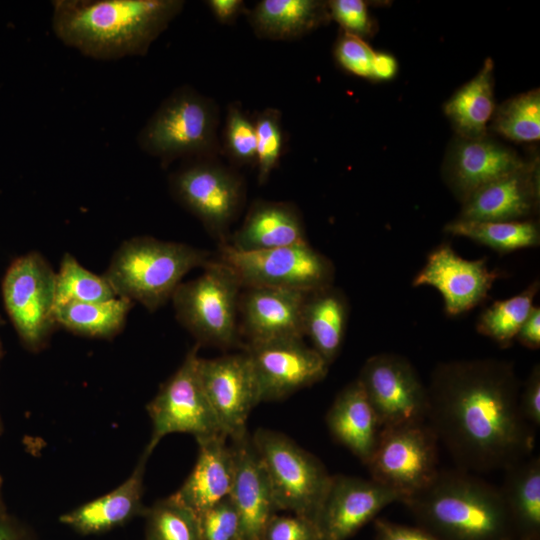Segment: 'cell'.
Instances as JSON below:
<instances>
[{"mask_svg":"<svg viewBox=\"0 0 540 540\" xmlns=\"http://www.w3.org/2000/svg\"><path fill=\"white\" fill-rule=\"evenodd\" d=\"M520 389L505 360H452L433 369L426 422L458 469L504 470L530 455L535 436L521 412Z\"/></svg>","mask_w":540,"mask_h":540,"instance_id":"6da1fadb","label":"cell"},{"mask_svg":"<svg viewBox=\"0 0 540 540\" xmlns=\"http://www.w3.org/2000/svg\"><path fill=\"white\" fill-rule=\"evenodd\" d=\"M184 6L183 0H54L51 26L82 55L118 60L146 55Z\"/></svg>","mask_w":540,"mask_h":540,"instance_id":"7a4b0ae2","label":"cell"},{"mask_svg":"<svg viewBox=\"0 0 540 540\" xmlns=\"http://www.w3.org/2000/svg\"><path fill=\"white\" fill-rule=\"evenodd\" d=\"M402 503L440 540H517L500 489L461 469L440 470Z\"/></svg>","mask_w":540,"mask_h":540,"instance_id":"3957f363","label":"cell"},{"mask_svg":"<svg viewBox=\"0 0 540 540\" xmlns=\"http://www.w3.org/2000/svg\"><path fill=\"white\" fill-rule=\"evenodd\" d=\"M212 259L206 250L150 236L125 241L104 278L115 295L154 311L171 299L183 277Z\"/></svg>","mask_w":540,"mask_h":540,"instance_id":"277c9868","label":"cell"},{"mask_svg":"<svg viewBox=\"0 0 540 540\" xmlns=\"http://www.w3.org/2000/svg\"><path fill=\"white\" fill-rule=\"evenodd\" d=\"M216 101L189 85L171 92L139 131L137 144L162 168L177 160L220 157Z\"/></svg>","mask_w":540,"mask_h":540,"instance_id":"5b68a950","label":"cell"},{"mask_svg":"<svg viewBox=\"0 0 540 540\" xmlns=\"http://www.w3.org/2000/svg\"><path fill=\"white\" fill-rule=\"evenodd\" d=\"M202 268L197 278L181 282L171 297L178 321L200 346H242L238 322L241 282L219 260H211Z\"/></svg>","mask_w":540,"mask_h":540,"instance_id":"8992f818","label":"cell"},{"mask_svg":"<svg viewBox=\"0 0 540 540\" xmlns=\"http://www.w3.org/2000/svg\"><path fill=\"white\" fill-rule=\"evenodd\" d=\"M168 185L173 199L212 238L219 244L227 241L246 200V183L236 168L219 157L189 159L169 175Z\"/></svg>","mask_w":540,"mask_h":540,"instance_id":"52a82bcc","label":"cell"},{"mask_svg":"<svg viewBox=\"0 0 540 540\" xmlns=\"http://www.w3.org/2000/svg\"><path fill=\"white\" fill-rule=\"evenodd\" d=\"M251 439L278 511H290L315 525L332 480L324 465L280 432L259 428Z\"/></svg>","mask_w":540,"mask_h":540,"instance_id":"ba28073f","label":"cell"},{"mask_svg":"<svg viewBox=\"0 0 540 540\" xmlns=\"http://www.w3.org/2000/svg\"><path fill=\"white\" fill-rule=\"evenodd\" d=\"M218 260L236 273L242 287H270L308 293L333 285L335 278L332 261L309 242L248 252L219 244Z\"/></svg>","mask_w":540,"mask_h":540,"instance_id":"9c48e42d","label":"cell"},{"mask_svg":"<svg viewBox=\"0 0 540 540\" xmlns=\"http://www.w3.org/2000/svg\"><path fill=\"white\" fill-rule=\"evenodd\" d=\"M370 478L405 499L438 475V439L427 422L382 428L366 464Z\"/></svg>","mask_w":540,"mask_h":540,"instance_id":"30bf717a","label":"cell"},{"mask_svg":"<svg viewBox=\"0 0 540 540\" xmlns=\"http://www.w3.org/2000/svg\"><path fill=\"white\" fill-rule=\"evenodd\" d=\"M55 277L36 252L15 259L2 283L6 311L23 344L30 350L44 346L54 325Z\"/></svg>","mask_w":540,"mask_h":540,"instance_id":"8fae6325","label":"cell"},{"mask_svg":"<svg viewBox=\"0 0 540 540\" xmlns=\"http://www.w3.org/2000/svg\"><path fill=\"white\" fill-rule=\"evenodd\" d=\"M200 347L195 343L189 349L180 367L147 407L153 426L145 448L149 455L159 441L171 433H190L196 440L222 433L201 385Z\"/></svg>","mask_w":540,"mask_h":540,"instance_id":"7c38bea8","label":"cell"},{"mask_svg":"<svg viewBox=\"0 0 540 540\" xmlns=\"http://www.w3.org/2000/svg\"><path fill=\"white\" fill-rule=\"evenodd\" d=\"M357 380L381 428L426 422L427 385L404 356L379 353L369 357Z\"/></svg>","mask_w":540,"mask_h":540,"instance_id":"4fadbf2b","label":"cell"},{"mask_svg":"<svg viewBox=\"0 0 540 540\" xmlns=\"http://www.w3.org/2000/svg\"><path fill=\"white\" fill-rule=\"evenodd\" d=\"M243 348L255 374L260 403L287 398L328 373L329 365L303 337L248 343Z\"/></svg>","mask_w":540,"mask_h":540,"instance_id":"5bb4252c","label":"cell"},{"mask_svg":"<svg viewBox=\"0 0 540 540\" xmlns=\"http://www.w3.org/2000/svg\"><path fill=\"white\" fill-rule=\"evenodd\" d=\"M198 372L222 434L230 440L246 435L250 412L260 403L247 353L243 350L212 359L200 357Z\"/></svg>","mask_w":540,"mask_h":540,"instance_id":"9a60e30c","label":"cell"},{"mask_svg":"<svg viewBox=\"0 0 540 540\" xmlns=\"http://www.w3.org/2000/svg\"><path fill=\"white\" fill-rule=\"evenodd\" d=\"M500 276L488 267L486 258H463L450 244L443 243L429 253L412 286L435 288L443 298L445 313L457 316L484 302Z\"/></svg>","mask_w":540,"mask_h":540,"instance_id":"2e32d148","label":"cell"},{"mask_svg":"<svg viewBox=\"0 0 540 540\" xmlns=\"http://www.w3.org/2000/svg\"><path fill=\"white\" fill-rule=\"evenodd\" d=\"M396 501L400 502L397 493L371 478L332 476L315 520L318 540H347Z\"/></svg>","mask_w":540,"mask_h":540,"instance_id":"e0dca14e","label":"cell"},{"mask_svg":"<svg viewBox=\"0 0 540 540\" xmlns=\"http://www.w3.org/2000/svg\"><path fill=\"white\" fill-rule=\"evenodd\" d=\"M234 476L229 497L240 522V540H262L265 527L278 511L272 489L251 435L231 440Z\"/></svg>","mask_w":540,"mask_h":540,"instance_id":"ac0fdd59","label":"cell"},{"mask_svg":"<svg viewBox=\"0 0 540 540\" xmlns=\"http://www.w3.org/2000/svg\"><path fill=\"white\" fill-rule=\"evenodd\" d=\"M306 295L307 292L288 289L243 287L239 296L238 322L245 344L303 337L301 313Z\"/></svg>","mask_w":540,"mask_h":540,"instance_id":"d6986e66","label":"cell"},{"mask_svg":"<svg viewBox=\"0 0 540 540\" xmlns=\"http://www.w3.org/2000/svg\"><path fill=\"white\" fill-rule=\"evenodd\" d=\"M538 163L525 162L515 171L479 188L463 203L457 219L471 221L530 220L539 207Z\"/></svg>","mask_w":540,"mask_h":540,"instance_id":"ffe728a7","label":"cell"},{"mask_svg":"<svg viewBox=\"0 0 540 540\" xmlns=\"http://www.w3.org/2000/svg\"><path fill=\"white\" fill-rule=\"evenodd\" d=\"M525 164L519 155L488 136L461 138L453 144L444 164V178L455 197L463 203L479 188Z\"/></svg>","mask_w":540,"mask_h":540,"instance_id":"44dd1931","label":"cell"},{"mask_svg":"<svg viewBox=\"0 0 540 540\" xmlns=\"http://www.w3.org/2000/svg\"><path fill=\"white\" fill-rule=\"evenodd\" d=\"M222 433L197 439L194 468L171 497L196 515L228 497L234 476L231 445Z\"/></svg>","mask_w":540,"mask_h":540,"instance_id":"7402d4cb","label":"cell"},{"mask_svg":"<svg viewBox=\"0 0 540 540\" xmlns=\"http://www.w3.org/2000/svg\"><path fill=\"white\" fill-rule=\"evenodd\" d=\"M304 242H308L304 222L293 203L258 199L252 202L242 224L223 244L248 252Z\"/></svg>","mask_w":540,"mask_h":540,"instance_id":"603a6c76","label":"cell"},{"mask_svg":"<svg viewBox=\"0 0 540 540\" xmlns=\"http://www.w3.org/2000/svg\"><path fill=\"white\" fill-rule=\"evenodd\" d=\"M150 455L144 450L129 478L112 492L66 514L59 521L81 534H97L146 512L142 505L143 475Z\"/></svg>","mask_w":540,"mask_h":540,"instance_id":"cb8c5ba5","label":"cell"},{"mask_svg":"<svg viewBox=\"0 0 540 540\" xmlns=\"http://www.w3.org/2000/svg\"><path fill=\"white\" fill-rule=\"evenodd\" d=\"M326 424L334 439L366 465L382 428L357 378L337 394Z\"/></svg>","mask_w":540,"mask_h":540,"instance_id":"d4e9b609","label":"cell"},{"mask_svg":"<svg viewBox=\"0 0 540 540\" xmlns=\"http://www.w3.org/2000/svg\"><path fill=\"white\" fill-rule=\"evenodd\" d=\"M254 34L261 39L292 41L328 24L327 1L262 0L246 13Z\"/></svg>","mask_w":540,"mask_h":540,"instance_id":"484cf974","label":"cell"},{"mask_svg":"<svg viewBox=\"0 0 540 540\" xmlns=\"http://www.w3.org/2000/svg\"><path fill=\"white\" fill-rule=\"evenodd\" d=\"M349 302L334 284L309 292L301 313V332L330 366L339 355L349 319Z\"/></svg>","mask_w":540,"mask_h":540,"instance_id":"4316f807","label":"cell"},{"mask_svg":"<svg viewBox=\"0 0 540 540\" xmlns=\"http://www.w3.org/2000/svg\"><path fill=\"white\" fill-rule=\"evenodd\" d=\"M499 488L517 540H539L540 460L523 459L506 469Z\"/></svg>","mask_w":540,"mask_h":540,"instance_id":"83f0119b","label":"cell"},{"mask_svg":"<svg viewBox=\"0 0 540 540\" xmlns=\"http://www.w3.org/2000/svg\"><path fill=\"white\" fill-rule=\"evenodd\" d=\"M493 62L486 59L479 72L445 103L444 112L461 138L487 136L495 112Z\"/></svg>","mask_w":540,"mask_h":540,"instance_id":"f1b7e54d","label":"cell"},{"mask_svg":"<svg viewBox=\"0 0 540 540\" xmlns=\"http://www.w3.org/2000/svg\"><path fill=\"white\" fill-rule=\"evenodd\" d=\"M443 231L468 238L492 250L506 254L515 250L538 247L540 229L533 220L522 221H471L455 219Z\"/></svg>","mask_w":540,"mask_h":540,"instance_id":"f546056e","label":"cell"},{"mask_svg":"<svg viewBox=\"0 0 540 540\" xmlns=\"http://www.w3.org/2000/svg\"><path fill=\"white\" fill-rule=\"evenodd\" d=\"M132 302L115 297L102 302H72L55 307L56 324L80 335L108 338L123 327Z\"/></svg>","mask_w":540,"mask_h":540,"instance_id":"4dcf8cb0","label":"cell"},{"mask_svg":"<svg viewBox=\"0 0 540 540\" xmlns=\"http://www.w3.org/2000/svg\"><path fill=\"white\" fill-rule=\"evenodd\" d=\"M539 287V280L535 279L518 294L493 301L480 313L477 332L503 348L510 346L534 306Z\"/></svg>","mask_w":540,"mask_h":540,"instance_id":"1f68e13d","label":"cell"},{"mask_svg":"<svg viewBox=\"0 0 540 540\" xmlns=\"http://www.w3.org/2000/svg\"><path fill=\"white\" fill-rule=\"evenodd\" d=\"M495 132L514 142L527 143L540 138V92L521 93L503 104L493 114Z\"/></svg>","mask_w":540,"mask_h":540,"instance_id":"d6a6232c","label":"cell"},{"mask_svg":"<svg viewBox=\"0 0 540 540\" xmlns=\"http://www.w3.org/2000/svg\"><path fill=\"white\" fill-rule=\"evenodd\" d=\"M115 297L104 276L88 271L69 253L63 256L55 277V307L72 302H102Z\"/></svg>","mask_w":540,"mask_h":540,"instance_id":"836d02e7","label":"cell"},{"mask_svg":"<svg viewBox=\"0 0 540 540\" xmlns=\"http://www.w3.org/2000/svg\"><path fill=\"white\" fill-rule=\"evenodd\" d=\"M220 156L227 159L230 166H256V132L254 120L238 101L226 108L225 120L220 136Z\"/></svg>","mask_w":540,"mask_h":540,"instance_id":"e575fe53","label":"cell"},{"mask_svg":"<svg viewBox=\"0 0 540 540\" xmlns=\"http://www.w3.org/2000/svg\"><path fill=\"white\" fill-rule=\"evenodd\" d=\"M145 515L146 540H202L197 515L171 496Z\"/></svg>","mask_w":540,"mask_h":540,"instance_id":"d590c367","label":"cell"},{"mask_svg":"<svg viewBox=\"0 0 540 540\" xmlns=\"http://www.w3.org/2000/svg\"><path fill=\"white\" fill-rule=\"evenodd\" d=\"M256 132V168L259 185L265 184L279 165L284 144L282 114L267 107L253 117Z\"/></svg>","mask_w":540,"mask_h":540,"instance_id":"8d00e7d4","label":"cell"},{"mask_svg":"<svg viewBox=\"0 0 540 540\" xmlns=\"http://www.w3.org/2000/svg\"><path fill=\"white\" fill-rule=\"evenodd\" d=\"M197 518L202 540H240L239 517L229 496Z\"/></svg>","mask_w":540,"mask_h":540,"instance_id":"74e56055","label":"cell"},{"mask_svg":"<svg viewBox=\"0 0 540 540\" xmlns=\"http://www.w3.org/2000/svg\"><path fill=\"white\" fill-rule=\"evenodd\" d=\"M327 3L331 20H335L343 32L363 40L374 34L375 23L369 14L365 1L331 0Z\"/></svg>","mask_w":540,"mask_h":540,"instance_id":"f35d334b","label":"cell"},{"mask_svg":"<svg viewBox=\"0 0 540 540\" xmlns=\"http://www.w3.org/2000/svg\"><path fill=\"white\" fill-rule=\"evenodd\" d=\"M375 51L356 36L342 32L334 48V56L338 64L351 74L372 79V68Z\"/></svg>","mask_w":540,"mask_h":540,"instance_id":"ab89813d","label":"cell"},{"mask_svg":"<svg viewBox=\"0 0 540 540\" xmlns=\"http://www.w3.org/2000/svg\"><path fill=\"white\" fill-rule=\"evenodd\" d=\"M262 540H318L314 523L297 515H273Z\"/></svg>","mask_w":540,"mask_h":540,"instance_id":"60d3db41","label":"cell"},{"mask_svg":"<svg viewBox=\"0 0 540 540\" xmlns=\"http://www.w3.org/2000/svg\"><path fill=\"white\" fill-rule=\"evenodd\" d=\"M520 408L524 418L533 426L540 425V365L531 369L529 376L520 391Z\"/></svg>","mask_w":540,"mask_h":540,"instance_id":"b9f144b4","label":"cell"},{"mask_svg":"<svg viewBox=\"0 0 540 540\" xmlns=\"http://www.w3.org/2000/svg\"><path fill=\"white\" fill-rule=\"evenodd\" d=\"M375 540H440L423 528L399 525L386 520L374 522Z\"/></svg>","mask_w":540,"mask_h":540,"instance_id":"7bdbcfd3","label":"cell"},{"mask_svg":"<svg viewBox=\"0 0 540 540\" xmlns=\"http://www.w3.org/2000/svg\"><path fill=\"white\" fill-rule=\"evenodd\" d=\"M214 18L223 25H232L248 12L242 0H208L205 2Z\"/></svg>","mask_w":540,"mask_h":540,"instance_id":"ee69618b","label":"cell"},{"mask_svg":"<svg viewBox=\"0 0 540 540\" xmlns=\"http://www.w3.org/2000/svg\"><path fill=\"white\" fill-rule=\"evenodd\" d=\"M515 341L522 346L536 350L540 347V307L534 305L519 329Z\"/></svg>","mask_w":540,"mask_h":540,"instance_id":"f6af8a7d","label":"cell"},{"mask_svg":"<svg viewBox=\"0 0 540 540\" xmlns=\"http://www.w3.org/2000/svg\"><path fill=\"white\" fill-rule=\"evenodd\" d=\"M398 70L396 59L386 52H375L372 68L373 80H389Z\"/></svg>","mask_w":540,"mask_h":540,"instance_id":"bcb514c9","label":"cell"},{"mask_svg":"<svg viewBox=\"0 0 540 540\" xmlns=\"http://www.w3.org/2000/svg\"><path fill=\"white\" fill-rule=\"evenodd\" d=\"M0 540H26L19 529L11 522L0 517Z\"/></svg>","mask_w":540,"mask_h":540,"instance_id":"7dc6e473","label":"cell"},{"mask_svg":"<svg viewBox=\"0 0 540 540\" xmlns=\"http://www.w3.org/2000/svg\"><path fill=\"white\" fill-rule=\"evenodd\" d=\"M4 324V320L0 317V325Z\"/></svg>","mask_w":540,"mask_h":540,"instance_id":"c3c4849f","label":"cell"}]
</instances>
